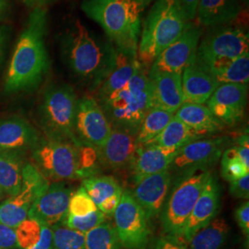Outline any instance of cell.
<instances>
[{"label":"cell","mask_w":249,"mask_h":249,"mask_svg":"<svg viewBox=\"0 0 249 249\" xmlns=\"http://www.w3.org/2000/svg\"><path fill=\"white\" fill-rule=\"evenodd\" d=\"M74 131L80 142L101 149L112 131L108 121L97 100L83 97L78 100Z\"/></svg>","instance_id":"7c38bea8"},{"label":"cell","mask_w":249,"mask_h":249,"mask_svg":"<svg viewBox=\"0 0 249 249\" xmlns=\"http://www.w3.org/2000/svg\"><path fill=\"white\" fill-rule=\"evenodd\" d=\"M113 216L121 245L127 249H146L151 236L150 219L130 191H123Z\"/></svg>","instance_id":"30bf717a"},{"label":"cell","mask_w":249,"mask_h":249,"mask_svg":"<svg viewBox=\"0 0 249 249\" xmlns=\"http://www.w3.org/2000/svg\"><path fill=\"white\" fill-rule=\"evenodd\" d=\"M72 189L64 181L50 183L41 193L29 212V218L42 224L52 227L63 220L69 213V204Z\"/></svg>","instance_id":"2e32d148"},{"label":"cell","mask_w":249,"mask_h":249,"mask_svg":"<svg viewBox=\"0 0 249 249\" xmlns=\"http://www.w3.org/2000/svg\"><path fill=\"white\" fill-rule=\"evenodd\" d=\"M230 193L236 198L249 199V175L238 180L230 182Z\"/></svg>","instance_id":"60d3db41"},{"label":"cell","mask_w":249,"mask_h":249,"mask_svg":"<svg viewBox=\"0 0 249 249\" xmlns=\"http://www.w3.org/2000/svg\"><path fill=\"white\" fill-rule=\"evenodd\" d=\"M30 249H53V233L51 227L43 224L40 240Z\"/></svg>","instance_id":"f6af8a7d"},{"label":"cell","mask_w":249,"mask_h":249,"mask_svg":"<svg viewBox=\"0 0 249 249\" xmlns=\"http://www.w3.org/2000/svg\"><path fill=\"white\" fill-rule=\"evenodd\" d=\"M249 175L247 167L239 159L234 147L229 148L222 154V176L229 183Z\"/></svg>","instance_id":"e575fe53"},{"label":"cell","mask_w":249,"mask_h":249,"mask_svg":"<svg viewBox=\"0 0 249 249\" xmlns=\"http://www.w3.org/2000/svg\"><path fill=\"white\" fill-rule=\"evenodd\" d=\"M40 141L38 131L25 119L18 116L0 119V149L26 154Z\"/></svg>","instance_id":"603a6c76"},{"label":"cell","mask_w":249,"mask_h":249,"mask_svg":"<svg viewBox=\"0 0 249 249\" xmlns=\"http://www.w3.org/2000/svg\"><path fill=\"white\" fill-rule=\"evenodd\" d=\"M149 79L152 90L153 107H157L175 115L184 104L182 89V74L149 69Z\"/></svg>","instance_id":"d6986e66"},{"label":"cell","mask_w":249,"mask_h":249,"mask_svg":"<svg viewBox=\"0 0 249 249\" xmlns=\"http://www.w3.org/2000/svg\"><path fill=\"white\" fill-rule=\"evenodd\" d=\"M248 92V84H221L207 102V107L223 125H233L244 117Z\"/></svg>","instance_id":"9a60e30c"},{"label":"cell","mask_w":249,"mask_h":249,"mask_svg":"<svg viewBox=\"0 0 249 249\" xmlns=\"http://www.w3.org/2000/svg\"><path fill=\"white\" fill-rule=\"evenodd\" d=\"M82 187L100 212L106 216H113L124 191L116 178L110 176L90 177L83 179Z\"/></svg>","instance_id":"cb8c5ba5"},{"label":"cell","mask_w":249,"mask_h":249,"mask_svg":"<svg viewBox=\"0 0 249 249\" xmlns=\"http://www.w3.org/2000/svg\"><path fill=\"white\" fill-rule=\"evenodd\" d=\"M97 102L112 127L138 133L143 118L153 107L149 69L141 63L124 87Z\"/></svg>","instance_id":"277c9868"},{"label":"cell","mask_w":249,"mask_h":249,"mask_svg":"<svg viewBox=\"0 0 249 249\" xmlns=\"http://www.w3.org/2000/svg\"><path fill=\"white\" fill-rule=\"evenodd\" d=\"M140 65L138 56H130L118 52L115 66L96 89L97 101L106 98L124 87L135 75Z\"/></svg>","instance_id":"4316f807"},{"label":"cell","mask_w":249,"mask_h":249,"mask_svg":"<svg viewBox=\"0 0 249 249\" xmlns=\"http://www.w3.org/2000/svg\"><path fill=\"white\" fill-rule=\"evenodd\" d=\"M46 21L45 8L33 9L9 63L4 85L7 93L35 88L48 71L50 62L45 44Z\"/></svg>","instance_id":"6da1fadb"},{"label":"cell","mask_w":249,"mask_h":249,"mask_svg":"<svg viewBox=\"0 0 249 249\" xmlns=\"http://www.w3.org/2000/svg\"><path fill=\"white\" fill-rule=\"evenodd\" d=\"M42 223L35 219L27 218L15 228L18 249H30L35 247L40 240L42 232Z\"/></svg>","instance_id":"d590c367"},{"label":"cell","mask_w":249,"mask_h":249,"mask_svg":"<svg viewBox=\"0 0 249 249\" xmlns=\"http://www.w3.org/2000/svg\"><path fill=\"white\" fill-rule=\"evenodd\" d=\"M187 21H194L199 0H176Z\"/></svg>","instance_id":"ee69618b"},{"label":"cell","mask_w":249,"mask_h":249,"mask_svg":"<svg viewBox=\"0 0 249 249\" xmlns=\"http://www.w3.org/2000/svg\"><path fill=\"white\" fill-rule=\"evenodd\" d=\"M49 184L50 181L33 163L27 162L19 192L0 202V223L16 228L28 218L36 198L45 191Z\"/></svg>","instance_id":"8fae6325"},{"label":"cell","mask_w":249,"mask_h":249,"mask_svg":"<svg viewBox=\"0 0 249 249\" xmlns=\"http://www.w3.org/2000/svg\"><path fill=\"white\" fill-rule=\"evenodd\" d=\"M178 151L154 143L139 145L129 164L135 184L145 177L169 170Z\"/></svg>","instance_id":"44dd1931"},{"label":"cell","mask_w":249,"mask_h":249,"mask_svg":"<svg viewBox=\"0 0 249 249\" xmlns=\"http://www.w3.org/2000/svg\"><path fill=\"white\" fill-rule=\"evenodd\" d=\"M8 1L9 0H0V18L6 14L8 9Z\"/></svg>","instance_id":"c3c4849f"},{"label":"cell","mask_w":249,"mask_h":249,"mask_svg":"<svg viewBox=\"0 0 249 249\" xmlns=\"http://www.w3.org/2000/svg\"><path fill=\"white\" fill-rule=\"evenodd\" d=\"M188 22L176 0H154L142 25L139 61L150 69L157 56L185 31Z\"/></svg>","instance_id":"5b68a950"},{"label":"cell","mask_w":249,"mask_h":249,"mask_svg":"<svg viewBox=\"0 0 249 249\" xmlns=\"http://www.w3.org/2000/svg\"><path fill=\"white\" fill-rule=\"evenodd\" d=\"M249 31L240 26L212 28L200 40L196 56L209 69L249 53Z\"/></svg>","instance_id":"9c48e42d"},{"label":"cell","mask_w":249,"mask_h":249,"mask_svg":"<svg viewBox=\"0 0 249 249\" xmlns=\"http://www.w3.org/2000/svg\"><path fill=\"white\" fill-rule=\"evenodd\" d=\"M226 143V138L199 139L187 143L179 149L169 170L180 172L183 176L196 171L209 170L222 156Z\"/></svg>","instance_id":"5bb4252c"},{"label":"cell","mask_w":249,"mask_h":249,"mask_svg":"<svg viewBox=\"0 0 249 249\" xmlns=\"http://www.w3.org/2000/svg\"><path fill=\"white\" fill-rule=\"evenodd\" d=\"M218 86L209 68L196 56L182 72L184 103L204 105Z\"/></svg>","instance_id":"ffe728a7"},{"label":"cell","mask_w":249,"mask_h":249,"mask_svg":"<svg viewBox=\"0 0 249 249\" xmlns=\"http://www.w3.org/2000/svg\"><path fill=\"white\" fill-rule=\"evenodd\" d=\"M6 39H7V35H6L5 30L3 28H0V60H1L2 54H3V52H4Z\"/></svg>","instance_id":"7dc6e473"},{"label":"cell","mask_w":249,"mask_h":249,"mask_svg":"<svg viewBox=\"0 0 249 249\" xmlns=\"http://www.w3.org/2000/svg\"><path fill=\"white\" fill-rule=\"evenodd\" d=\"M97 210L84 187H80L72 193L69 204V213L74 216H85Z\"/></svg>","instance_id":"74e56055"},{"label":"cell","mask_w":249,"mask_h":249,"mask_svg":"<svg viewBox=\"0 0 249 249\" xmlns=\"http://www.w3.org/2000/svg\"><path fill=\"white\" fill-rule=\"evenodd\" d=\"M62 51L73 73L96 90L113 69L118 52L109 39L92 35L77 19L63 36Z\"/></svg>","instance_id":"3957f363"},{"label":"cell","mask_w":249,"mask_h":249,"mask_svg":"<svg viewBox=\"0 0 249 249\" xmlns=\"http://www.w3.org/2000/svg\"><path fill=\"white\" fill-rule=\"evenodd\" d=\"M5 196H6V195H5V194H4V193L1 191V189H0V201H1V200H2V199L5 197Z\"/></svg>","instance_id":"f907efd6"},{"label":"cell","mask_w":249,"mask_h":249,"mask_svg":"<svg viewBox=\"0 0 249 249\" xmlns=\"http://www.w3.org/2000/svg\"></svg>","instance_id":"816d5d0a"},{"label":"cell","mask_w":249,"mask_h":249,"mask_svg":"<svg viewBox=\"0 0 249 249\" xmlns=\"http://www.w3.org/2000/svg\"><path fill=\"white\" fill-rule=\"evenodd\" d=\"M21 152L0 149V189L6 196L18 194L22 186L26 165Z\"/></svg>","instance_id":"484cf974"},{"label":"cell","mask_w":249,"mask_h":249,"mask_svg":"<svg viewBox=\"0 0 249 249\" xmlns=\"http://www.w3.org/2000/svg\"><path fill=\"white\" fill-rule=\"evenodd\" d=\"M172 175L169 170L143 178L136 183L133 192L135 200L151 220L160 215L169 191Z\"/></svg>","instance_id":"e0dca14e"},{"label":"cell","mask_w":249,"mask_h":249,"mask_svg":"<svg viewBox=\"0 0 249 249\" xmlns=\"http://www.w3.org/2000/svg\"><path fill=\"white\" fill-rule=\"evenodd\" d=\"M80 144L41 140L32 151L33 164L49 181L80 179Z\"/></svg>","instance_id":"ba28073f"},{"label":"cell","mask_w":249,"mask_h":249,"mask_svg":"<svg viewBox=\"0 0 249 249\" xmlns=\"http://www.w3.org/2000/svg\"><path fill=\"white\" fill-rule=\"evenodd\" d=\"M116 230L110 223H102L85 233V249H121Z\"/></svg>","instance_id":"d6a6232c"},{"label":"cell","mask_w":249,"mask_h":249,"mask_svg":"<svg viewBox=\"0 0 249 249\" xmlns=\"http://www.w3.org/2000/svg\"><path fill=\"white\" fill-rule=\"evenodd\" d=\"M243 12L239 0H199L196 9V24L201 27L230 25Z\"/></svg>","instance_id":"d4e9b609"},{"label":"cell","mask_w":249,"mask_h":249,"mask_svg":"<svg viewBox=\"0 0 249 249\" xmlns=\"http://www.w3.org/2000/svg\"><path fill=\"white\" fill-rule=\"evenodd\" d=\"M202 34V27L189 21L185 31L157 56L151 67L161 71L182 74L195 59Z\"/></svg>","instance_id":"4fadbf2b"},{"label":"cell","mask_w":249,"mask_h":249,"mask_svg":"<svg viewBox=\"0 0 249 249\" xmlns=\"http://www.w3.org/2000/svg\"><path fill=\"white\" fill-rule=\"evenodd\" d=\"M221 204V190L216 178L211 174L198 196L181 238L188 242L192 236L216 218Z\"/></svg>","instance_id":"ac0fdd59"},{"label":"cell","mask_w":249,"mask_h":249,"mask_svg":"<svg viewBox=\"0 0 249 249\" xmlns=\"http://www.w3.org/2000/svg\"><path fill=\"white\" fill-rule=\"evenodd\" d=\"M154 249H189L180 237L165 235L157 241Z\"/></svg>","instance_id":"b9f144b4"},{"label":"cell","mask_w":249,"mask_h":249,"mask_svg":"<svg viewBox=\"0 0 249 249\" xmlns=\"http://www.w3.org/2000/svg\"><path fill=\"white\" fill-rule=\"evenodd\" d=\"M174 116L202 136L218 132L224 126L215 118L209 107L205 105L184 103Z\"/></svg>","instance_id":"83f0119b"},{"label":"cell","mask_w":249,"mask_h":249,"mask_svg":"<svg viewBox=\"0 0 249 249\" xmlns=\"http://www.w3.org/2000/svg\"><path fill=\"white\" fill-rule=\"evenodd\" d=\"M0 249H18V242L15 228L0 223Z\"/></svg>","instance_id":"f35d334b"},{"label":"cell","mask_w":249,"mask_h":249,"mask_svg":"<svg viewBox=\"0 0 249 249\" xmlns=\"http://www.w3.org/2000/svg\"><path fill=\"white\" fill-rule=\"evenodd\" d=\"M204 136L196 133L175 116L161 133L150 143L157 144L167 149L179 150L187 143L202 139Z\"/></svg>","instance_id":"f546056e"},{"label":"cell","mask_w":249,"mask_h":249,"mask_svg":"<svg viewBox=\"0 0 249 249\" xmlns=\"http://www.w3.org/2000/svg\"><path fill=\"white\" fill-rule=\"evenodd\" d=\"M230 227L223 218H215L188 241L189 249H221L226 242Z\"/></svg>","instance_id":"f1b7e54d"},{"label":"cell","mask_w":249,"mask_h":249,"mask_svg":"<svg viewBox=\"0 0 249 249\" xmlns=\"http://www.w3.org/2000/svg\"><path fill=\"white\" fill-rule=\"evenodd\" d=\"M221 84H248L249 81V53L209 69Z\"/></svg>","instance_id":"4dcf8cb0"},{"label":"cell","mask_w":249,"mask_h":249,"mask_svg":"<svg viewBox=\"0 0 249 249\" xmlns=\"http://www.w3.org/2000/svg\"><path fill=\"white\" fill-rule=\"evenodd\" d=\"M50 1L52 0H22V2L26 6L33 9L45 8V6H46Z\"/></svg>","instance_id":"bcb514c9"},{"label":"cell","mask_w":249,"mask_h":249,"mask_svg":"<svg viewBox=\"0 0 249 249\" xmlns=\"http://www.w3.org/2000/svg\"><path fill=\"white\" fill-rule=\"evenodd\" d=\"M210 176L209 170H201L184 175L178 181L161 214L162 230L167 235L181 238Z\"/></svg>","instance_id":"52a82bcc"},{"label":"cell","mask_w":249,"mask_h":249,"mask_svg":"<svg viewBox=\"0 0 249 249\" xmlns=\"http://www.w3.org/2000/svg\"><path fill=\"white\" fill-rule=\"evenodd\" d=\"M241 2V4L243 5V7L247 8V9H249V0H239Z\"/></svg>","instance_id":"681fc988"},{"label":"cell","mask_w":249,"mask_h":249,"mask_svg":"<svg viewBox=\"0 0 249 249\" xmlns=\"http://www.w3.org/2000/svg\"><path fill=\"white\" fill-rule=\"evenodd\" d=\"M237 155L243 163L249 167V133L243 134L238 139L237 145L234 146Z\"/></svg>","instance_id":"7bdbcfd3"},{"label":"cell","mask_w":249,"mask_h":249,"mask_svg":"<svg viewBox=\"0 0 249 249\" xmlns=\"http://www.w3.org/2000/svg\"><path fill=\"white\" fill-rule=\"evenodd\" d=\"M234 217L236 223L239 225L247 240L249 236V200L244 201L242 204L237 207L234 212Z\"/></svg>","instance_id":"ab89813d"},{"label":"cell","mask_w":249,"mask_h":249,"mask_svg":"<svg viewBox=\"0 0 249 249\" xmlns=\"http://www.w3.org/2000/svg\"><path fill=\"white\" fill-rule=\"evenodd\" d=\"M154 0H82L81 9L98 23L119 53L137 56L144 12Z\"/></svg>","instance_id":"7a4b0ae2"},{"label":"cell","mask_w":249,"mask_h":249,"mask_svg":"<svg viewBox=\"0 0 249 249\" xmlns=\"http://www.w3.org/2000/svg\"><path fill=\"white\" fill-rule=\"evenodd\" d=\"M77 103V95L68 84H53L47 88L40 107L46 139L80 144L74 131Z\"/></svg>","instance_id":"8992f818"},{"label":"cell","mask_w":249,"mask_h":249,"mask_svg":"<svg viewBox=\"0 0 249 249\" xmlns=\"http://www.w3.org/2000/svg\"><path fill=\"white\" fill-rule=\"evenodd\" d=\"M106 220L107 216L97 209L85 216H74L68 213L61 223L71 229L85 234L100 224L105 223Z\"/></svg>","instance_id":"8d00e7d4"},{"label":"cell","mask_w":249,"mask_h":249,"mask_svg":"<svg viewBox=\"0 0 249 249\" xmlns=\"http://www.w3.org/2000/svg\"><path fill=\"white\" fill-rule=\"evenodd\" d=\"M138 147L137 133L124 128L112 127L107 142L98 150L100 160L107 167L123 168L130 164Z\"/></svg>","instance_id":"7402d4cb"},{"label":"cell","mask_w":249,"mask_h":249,"mask_svg":"<svg viewBox=\"0 0 249 249\" xmlns=\"http://www.w3.org/2000/svg\"><path fill=\"white\" fill-rule=\"evenodd\" d=\"M53 249H85V234L71 229L62 223L51 227Z\"/></svg>","instance_id":"836d02e7"},{"label":"cell","mask_w":249,"mask_h":249,"mask_svg":"<svg viewBox=\"0 0 249 249\" xmlns=\"http://www.w3.org/2000/svg\"><path fill=\"white\" fill-rule=\"evenodd\" d=\"M174 114L157 107H152L143 118L137 133L139 145H144L153 142L169 124Z\"/></svg>","instance_id":"1f68e13d"}]
</instances>
